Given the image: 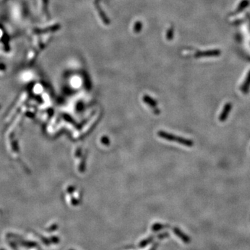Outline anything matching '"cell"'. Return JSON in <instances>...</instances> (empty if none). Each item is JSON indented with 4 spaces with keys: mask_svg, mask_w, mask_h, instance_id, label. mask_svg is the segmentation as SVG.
Wrapping results in <instances>:
<instances>
[{
    "mask_svg": "<svg viewBox=\"0 0 250 250\" xmlns=\"http://www.w3.org/2000/svg\"><path fill=\"white\" fill-rule=\"evenodd\" d=\"M231 109V104L230 103L226 104V105L224 106V109H223V111L220 116V121H224V120L227 118V116L229 114Z\"/></svg>",
    "mask_w": 250,
    "mask_h": 250,
    "instance_id": "cell-1",
    "label": "cell"
},
{
    "mask_svg": "<svg viewBox=\"0 0 250 250\" xmlns=\"http://www.w3.org/2000/svg\"><path fill=\"white\" fill-rule=\"evenodd\" d=\"M174 233H176V235H177V236H179V238H181V240H182L183 242H186V243H188V242H190V238H188L186 235L183 234L180 230H179L178 229H174Z\"/></svg>",
    "mask_w": 250,
    "mask_h": 250,
    "instance_id": "cell-2",
    "label": "cell"
},
{
    "mask_svg": "<svg viewBox=\"0 0 250 250\" xmlns=\"http://www.w3.org/2000/svg\"><path fill=\"white\" fill-rule=\"evenodd\" d=\"M249 85H250V74H249V76H248L245 83L244 84L243 86L242 87V92H243V93H246V92L248 91V88H249Z\"/></svg>",
    "mask_w": 250,
    "mask_h": 250,
    "instance_id": "cell-3",
    "label": "cell"
}]
</instances>
